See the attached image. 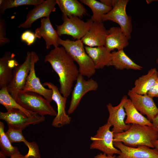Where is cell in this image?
<instances>
[{
  "instance_id": "obj_41",
  "label": "cell",
  "mask_w": 158,
  "mask_h": 158,
  "mask_svg": "<svg viewBox=\"0 0 158 158\" xmlns=\"http://www.w3.org/2000/svg\"><path fill=\"white\" fill-rule=\"evenodd\" d=\"M155 141L156 142H157L158 143V139H157V140H156Z\"/></svg>"
},
{
  "instance_id": "obj_11",
  "label": "cell",
  "mask_w": 158,
  "mask_h": 158,
  "mask_svg": "<svg viewBox=\"0 0 158 158\" xmlns=\"http://www.w3.org/2000/svg\"><path fill=\"white\" fill-rule=\"evenodd\" d=\"M47 86L52 91V99L57 106V115L53 120L52 126L56 128H60L70 123L71 118L67 114L66 111L67 98L63 97L60 93L58 87L51 82H45L42 84Z\"/></svg>"
},
{
  "instance_id": "obj_5",
  "label": "cell",
  "mask_w": 158,
  "mask_h": 158,
  "mask_svg": "<svg viewBox=\"0 0 158 158\" xmlns=\"http://www.w3.org/2000/svg\"><path fill=\"white\" fill-rule=\"evenodd\" d=\"M62 19L63 21L62 24L56 25L59 36L66 35L71 36L77 40H81L85 35L93 22L91 19L85 22L78 17H68L63 14Z\"/></svg>"
},
{
  "instance_id": "obj_14",
  "label": "cell",
  "mask_w": 158,
  "mask_h": 158,
  "mask_svg": "<svg viewBox=\"0 0 158 158\" xmlns=\"http://www.w3.org/2000/svg\"><path fill=\"white\" fill-rule=\"evenodd\" d=\"M128 95L135 108L142 115H145L152 123L158 114V108L153 98L147 94L141 95L129 90Z\"/></svg>"
},
{
  "instance_id": "obj_33",
  "label": "cell",
  "mask_w": 158,
  "mask_h": 158,
  "mask_svg": "<svg viewBox=\"0 0 158 158\" xmlns=\"http://www.w3.org/2000/svg\"><path fill=\"white\" fill-rule=\"evenodd\" d=\"M147 94L153 98L158 97V78Z\"/></svg>"
},
{
  "instance_id": "obj_22",
  "label": "cell",
  "mask_w": 158,
  "mask_h": 158,
  "mask_svg": "<svg viewBox=\"0 0 158 158\" xmlns=\"http://www.w3.org/2000/svg\"><path fill=\"white\" fill-rule=\"evenodd\" d=\"M108 30L104 46L110 51L123 49L128 45L129 39L120 27H112Z\"/></svg>"
},
{
  "instance_id": "obj_3",
  "label": "cell",
  "mask_w": 158,
  "mask_h": 158,
  "mask_svg": "<svg viewBox=\"0 0 158 158\" xmlns=\"http://www.w3.org/2000/svg\"><path fill=\"white\" fill-rule=\"evenodd\" d=\"M58 42L62 46L74 61L79 66V73L83 76L90 78L96 72V68L92 60L86 53L81 40H63L59 37Z\"/></svg>"
},
{
  "instance_id": "obj_31",
  "label": "cell",
  "mask_w": 158,
  "mask_h": 158,
  "mask_svg": "<svg viewBox=\"0 0 158 158\" xmlns=\"http://www.w3.org/2000/svg\"><path fill=\"white\" fill-rule=\"evenodd\" d=\"M5 20L2 18L0 15V46L1 47L10 42L8 38L5 37Z\"/></svg>"
},
{
  "instance_id": "obj_24",
  "label": "cell",
  "mask_w": 158,
  "mask_h": 158,
  "mask_svg": "<svg viewBox=\"0 0 158 158\" xmlns=\"http://www.w3.org/2000/svg\"><path fill=\"white\" fill-rule=\"evenodd\" d=\"M56 4L63 14L69 17L81 18L87 13V10L77 0H56Z\"/></svg>"
},
{
  "instance_id": "obj_27",
  "label": "cell",
  "mask_w": 158,
  "mask_h": 158,
  "mask_svg": "<svg viewBox=\"0 0 158 158\" xmlns=\"http://www.w3.org/2000/svg\"><path fill=\"white\" fill-rule=\"evenodd\" d=\"M80 1L88 6L91 10L92 15L91 19L93 22H103V16L108 13L112 8L95 0H80Z\"/></svg>"
},
{
  "instance_id": "obj_38",
  "label": "cell",
  "mask_w": 158,
  "mask_h": 158,
  "mask_svg": "<svg viewBox=\"0 0 158 158\" xmlns=\"http://www.w3.org/2000/svg\"><path fill=\"white\" fill-rule=\"evenodd\" d=\"M153 144L154 147V148L156 149L158 151V143L155 141L153 142Z\"/></svg>"
},
{
  "instance_id": "obj_25",
  "label": "cell",
  "mask_w": 158,
  "mask_h": 158,
  "mask_svg": "<svg viewBox=\"0 0 158 158\" xmlns=\"http://www.w3.org/2000/svg\"><path fill=\"white\" fill-rule=\"evenodd\" d=\"M111 66L117 70L124 69L140 70L142 67L135 63L125 53L123 49L112 52Z\"/></svg>"
},
{
  "instance_id": "obj_12",
  "label": "cell",
  "mask_w": 158,
  "mask_h": 158,
  "mask_svg": "<svg viewBox=\"0 0 158 158\" xmlns=\"http://www.w3.org/2000/svg\"><path fill=\"white\" fill-rule=\"evenodd\" d=\"M76 83L71 92V98L68 111V114L73 112L79 104L82 97L87 92L96 90L98 87L97 82L90 78L85 80L84 76L79 73Z\"/></svg>"
},
{
  "instance_id": "obj_39",
  "label": "cell",
  "mask_w": 158,
  "mask_h": 158,
  "mask_svg": "<svg viewBox=\"0 0 158 158\" xmlns=\"http://www.w3.org/2000/svg\"><path fill=\"white\" fill-rule=\"evenodd\" d=\"M6 157L4 154L0 151V158H6Z\"/></svg>"
},
{
  "instance_id": "obj_6",
  "label": "cell",
  "mask_w": 158,
  "mask_h": 158,
  "mask_svg": "<svg viewBox=\"0 0 158 158\" xmlns=\"http://www.w3.org/2000/svg\"><path fill=\"white\" fill-rule=\"evenodd\" d=\"M111 126L110 123L107 122L99 128L96 134L90 137L92 143L90 145V149L99 150L109 155L120 154V151L114 145V133L110 130Z\"/></svg>"
},
{
  "instance_id": "obj_37",
  "label": "cell",
  "mask_w": 158,
  "mask_h": 158,
  "mask_svg": "<svg viewBox=\"0 0 158 158\" xmlns=\"http://www.w3.org/2000/svg\"><path fill=\"white\" fill-rule=\"evenodd\" d=\"M152 123L153 126L158 130V114L154 118Z\"/></svg>"
},
{
  "instance_id": "obj_34",
  "label": "cell",
  "mask_w": 158,
  "mask_h": 158,
  "mask_svg": "<svg viewBox=\"0 0 158 158\" xmlns=\"http://www.w3.org/2000/svg\"><path fill=\"white\" fill-rule=\"evenodd\" d=\"M115 0H100V1L105 5L113 7Z\"/></svg>"
},
{
  "instance_id": "obj_26",
  "label": "cell",
  "mask_w": 158,
  "mask_h": 158,
  "mask_svg": "<svg viewBox=\"0 0 158 158\" xmlns=\"http://www.w3.org/2000/svg\"><path fill=\"white\" fill-rule=\"evenodd\" d=\"M124 108L126 116L125 120L126 124L153 126L152 123L135 108L130 99H127L124 104Z\"/></svg>"
},
{
  "instance_id": "obj_15",
  "label": "cell",
  "mask_w": 158,
  "mask_h": 158,
  "mask_svg": "<svg viewBox=\"0 0 158 158\" xmlns=\"http://www.w3.org/2000/svg\"><path fill=\"white\" fill-rule=\"evenodd\" d=\"M56 0H44L42 2L34 6L26 15L25 21L20 24L19 28H27L37 19L43 18H48L51 13L56 11Z\"/></svg>"
},
{
  "instance_id": "obj_13",
  "label": "cell",
  "mask_w": 158,
  "mask_h": 158,
  "mask_svg": "<svg viewBox=\"0 0 158 158\" xmlns=\"http://www.w3.org/2000/svg\"><path fill=\"white\" fill-rule=\"evenodd\" d=\"M127 99V96L124 95L117 106H113L110 103L107 105L109 113L107 122L113 126L111 131L114 133H122L128 130L131 126V124H126L124 120L126 114L124 105Z\"/></svg>"
},
{
  "instance_id": "obj_8",
  "label": "cell",
  "mask_w": 158,
  "mask_h": 158,
  "mask_svg": "<svg viewBox=\"0 0 158 158\" xmlns=\"http://www.w3.org/2000/svg\"><path fill=\"white\" fill-rule=\"evenodd\" d=\"M0 119L5 121L8 127L22 130L30 125L38 124L45 120L44 116L37 114L30 117L22 111L13 109L5 112L0 111Z\"/></svg>"
},
{
  "instance_id": "obj_36",
  "label": "cell",
  "mask_w": 158,
  "mask_h": 158,
  "mask_svg": "<svg viewBox=\"0 0 158 158\" xmlns=\"http://www.w3.org/2000/svg\"><path fill=\"white\" fill-rule=\"evenodd\" d=\"M24 156L18 151L12 155L10 158H23Z\"/></svg>"
},
{
  "instance_id": "obj_32",
  "label": "cell",
  "mask_w": 158,
  "mask_h": 158,
  "mask_svg": "<svg viewBox=\"0 0 158 158\" xmlns=\"http://www.w3.org/2000/svg\"><path fill=\"white\" fill-rule=\"evenodd\" d=\"M36 37L35 33L29 30L24 31L20 37L21 40L25 42L28 46L31 45L34 43Z\"/></svg>"
},
{
  "instance_id": "obj_30",
  "label": "cell",
  "mask_w": 158,
  "mask_h": 158,
  "mask_svg": "<svg viewBox=\"0 0 158 158\" xmlns=\"http://www.w3.org/2000/svg\"><path fill=\"white\" fill-rule=\"evenodd\" d=\"M43 0H0V14L4 15L6 10L25 5H35Z\"/></svg>"
},
{
  "instance_id": "obj_21",
  "label": "cell",
  "mask_w": 158,
  "mask_h": 158,
  "mask_svg": "<svg viewBox=\"0 0 158 158\" xmlns=\"http://www.w3.org/2000/svg\"><path fill=\"white\" fill-rule=\"evenodd\" d=\"M6 135L11 143L23 142L28 147V153L24 158H41L39 147L35 142H29L23 136L22 130L8 127Z\"/></svg>"
},
{
  "instance_id": "obj_19",
  "label": "cell",
  "mask_w": 158,
  "mask_h": 158,
  "mask_svg": "<svg viewBox=\"0 0 158 158\" xmlns=\"http://www.w3.org/2000/svg\"><path fill=\"white\" fill-rule=\"evenodd\" d=\"M36 37H42L46 44L47 49H49L51 45L54 47H59V37L57 31L54 28L49 18H43L41 20L40 26L35 30Z\"/></svg>"
},
{
  "instance_id": "obj_10",
  "label": "cell",
  "mask_w": 158,
  "mask_h": 158,
  "mask_svg": "<svg viewBox=\"0 0 158 158\" xmlns=\"http://www.w3.org/2000/svg\"><path fill=\"white\" fill-rule=\"evenodd\" d=\"M39 60V57L36 53L34 51L31 52L30 70L23 90L33 92L40 94L50 103L52 101V90L45 88L35 74V64Z\"/></svg>"
},
{
  "instance_id": "obj_1",
  "label": "cell",
  "mask_w": 158,
  "mask_h": 158,
  "mask_svg": "<svg viewBox=\"0 0 158 158\" xmlns=\"http://www.w3.org/2000/svg\"><path fill=\"white\" fill-rule=\"evenodd\" d=\"M44 61L49 63L58 75L60 92L67 98L71 93L73 83L80 73L74 61L63 47H58L45 56Z\"/></svg>"
},
{
  "instance_id": "obj_40",
  "label": "cell",
  "mask_w": 158,
  "mask_h": 158,
  "mask_svg": "<svg viewBox=\"0 0 158 158\" xmlns=\"http://www.w3.org/2000/svg\"><path fill=\"white\" fill-rule=\"evenodd\" d=\"M156 63L158 64V57L156 60Z\"/></svg>"
},
{
  "instance_id": "obj_9",
  "label": "cell",
  "mask_w": 158,
  "mask_h": 158,
  "mask_svg": "<svg viewBox=\"0 0 158 158\" xmlns=\"http://www.w3.org/2000/svg\"><path fill=\"white\" fill-rule=\"evenodd\" d=\"M31 52L28 51L23 63L19 64L13 69L12 78L7 87V90L14 99L18 92L23 90L31 67Z\"/></svg>"
},
{
  "instance_id": "obj_35",
  "label": "cell",
  "mask_w": 158,
  "mask_h": 158,
  "mask_svg": "<svg viewBox=\"0 0 158 158\" xmlns=\"http://www.w3.org/2000/svg\"><path fill=\"white\" fill-rule=\"evenodd\" d=\"M116 157L115 155H109L104 153H101L97 154L94 158H116Z\"/></svg>"
},
{
  "instance_id": "obj_2",
  "label": "cell",
  "mask_w": 158,
  "mask_h": 158,
  "mask_svg": "<svg viewBox=\"0 0 158 158\" xmlns=\"http://www.w3.org/2000/svg\"><path fill=\"white\" fill-rule=\"evenodd\" d=\"M158 139V130L153 126L132 124L126 131L114 134V141L132 147L143 145L154 148L153 142Z\"/></svg>"
},
{
  "instance_id": "obj_23",
  "label": "cell",
  "mask_w": 158,
  "mask_h": 158,
  "mask_svg": "<svg viewBox=\"0 0 158 158\" xmlns=\"http://www.w3.org/2000/svg\"><path fill=\"white\" fill-rule=\"evenodd\" d=\"M158 78V71L157 69L151 68L147 74L142 75L135 80L134 86L130 90L138 94H146Z\"/></svg>"
},
{
  "instance_id": "obj_29",
  "label": "cell",
  "mask_w": 158,
  "mask_h": 158,
  "mask_svg": "<svg viewBox=\"0 0 158 158\" xmlns=\"http://www.w3.org/2000/svg\"><path fill=\"white\" fill-rule=\"evenodd\" d=\"M4 123L0 122V152L7 157H10L15 153L18 151V148L11 145L4 132Z\"/></svg>"
},
{
  "instance_id": "obj_18",
  "label": "cell",
  "mask_w": 158,
  "mask_h": 158,
  "mask_svg": "<svg viewBox=\"0 0 158 158\" xmlns=\"http://www.w3.org/2000/svg\"><path fill=\"white\" fill-rule=\"evenodd\" d=\"M15 55L9 51L0 58V88L7 87L11 82L14 68L19 64Z\"/></svg>"
},
{
  "instance_id": "obj_7",
  "label": "cell",
  "mask_w": 158,
  "mask_h": 158,
  "mask_svg": "<svg viewBox=\"0 0 158 158\" xmlns=\"http://www.w3.org/2000/svg\"><path fill=\"white\" fill-rule=\"evenodd\" d=\"M128 0H115L112 9L102 17V22L111 20L118 24L129 40L132 31L131 18L127 15L126 7Z\"/></svg>"
},
{
  "instance_id": "obj_17",
  "label": "cell",
  "mask_w": 158,
  "mask_h": 158,
  "mask_svg": "<svg viewBox=\"0 0 158 158\" xmlns=\"http://www.w3.org/2000/svg\"><path fill=\"white\" fill-rule=\"evenodd\" d=\"M108 30L103 22H93L88 31L81 40L86 46L90 47L104 46Z\"/></svg>"
},
{
  "instance_id": "obj_4",
  "label": "cell",
  "mask_w": 158,
  "mask_h": 158,
  "mask_svg": "<svg viewBox=\"0 0 158 158\" xmlns=\"http://www.w3.org/2000/svg\"><path fill=\"white\" fill-rule=\"evenodd\" d=\"M15 101L28 110L44 116H56L57 113L48 101L43 96L31 92L20 91Z\"/></svg>"
},
{
  "instance_id": "obj_28",
  "label": "cell",
  "mask_w": 158,
  "mask_h": 158,
  "mask_svg": "<svg viewBox=\"0 0 158 158\" xmlns=\"http://www.w3.org/2000/svg\"><path fill=\"white\" fill-rule=\"evenodd\" d=\"M0 103L7 110L12 109H19L23 112L28 117H32L38 114L28 110L18 103L11 95L7 90V87L0 89Z\"/></svg>"
},
{
  "instance_id": "obj_20",
  "label": "cell",
  "mask_w": 158,
  "mask_h": 158,
  "mask_svg": "<svg viewBox=\"0 0 158 158\" xmlns=\"http://www.w3.org/2000/svg\"><path fill=\"white\" fill-rule=\"evenodd\" d=\"M85 51L92 60L96 69L111 66L112 52L104 46H84Z\"/></svg>"
},
{
  "instance_id": "obj_16",
  "label": "cell",
  "mask_w": 158,
  "mask_h": 158,
  "mask_svg": "<svg viewBox=\"0 0 158 158\" xmlns=\"http://www.w3.org/2000/svg\"><path fill=\"white\" fill-rule=\"evenodd\" d=\"M114 145L121 151L116 158H158V151L155 148L143 145L130 147L117 141H114Z\"/></svg>"
}]
</instances>
